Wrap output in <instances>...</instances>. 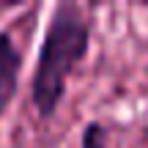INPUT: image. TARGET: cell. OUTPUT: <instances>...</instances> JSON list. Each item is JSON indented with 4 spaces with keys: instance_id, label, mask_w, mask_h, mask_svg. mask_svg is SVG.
Wrapping results in <instances>:
<instances>
[{
    "instance_id": "obj_1",
    "label": "cell",
    "mask_w": 148,
    "mask_h": 148,
    "mask_svg": "<svg viewBox=\"0 0 148 148\" xmlns=\"http://www.w3.org/2000/svg\"><path fill=\"white\" fill-rule=\"evenodd\" d=\"M90 36L93 19L82 5L63 0L52 8L30 79V99L41 121H49L58 112L74 69L88 58Z\"/></svg>"
},
{
    "instance_id": "obj_2",
    "label": "cell",
    "mask_w": 148,
    "mask_h": 148,
    "mask_svg": "<svg viewBox=\"0 0 148 148\" xmlns=\"http://www.w3.org/2000/svg\"><path fill=\"white\" fill-rule=\"evenodd\" d=\"M22 52L16 49L14 36L8 30H0V118L11 107L16 90H19V74H22Z\"/></svg>"
},
{
    "instance_id": "obj_3",
    "label": "cell",
    "mask_w": 148,
    "mask_h": 148,
    "mask_svg": "<svg viewBox=\"0 0 148 148\" xmlns=\"http://www.w3.org/2000/svg\"><path fill=\"white\" fill-rule=\"evenodd\" d=\"M82 148H107V129L99 121H90L82 129V137H79Z\"/></svg>"
}]
</instances>
